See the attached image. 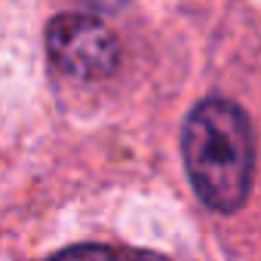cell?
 Here are the masks:
<instances>
[{
	"mask_svg": "<svg viewBox=\"0 0 261 261\" xmlns=\"http://www.w3.org/2000/svg\"><path fill=\"white\" fill-rule=\"evenodd\" d=\"M86 7H95V10H117L120 4H126V0H83Z\"/></svg>",
	"mask_w": 261,
	"mask_h": 261,
	"instance_id": "cell-4",
	"label": "cell"
},
{
	"mask_svg": "<svg viewBox=\"0 0 261 261\" xmlns=\"http://www.w3.org/2000/svg\"><path fill=\"white\" fill-rule=\"evenodd\" d=\"M181 157L194 194L221 215H233L252 188L255 136L249 117L230 98H203L185 120Z\"/></svg>",
	"mask_w": 261,
	"mask_h": 261,
	"instance_id": "cell-1",
	"label": "cell"
},
{
	"mask_svg": "<svg viewBox=\"0 0 261 261\" xmlns=\"http://www.w3.org/2000/svg\"><path fill=\"white\" fill-rule=\"evenodd\" d=\"M46 56L65 77L105 80L120 65V43L101 19L62 13L46 25Z\"/></svg>",
	"mask_w": 261,
	"mask_h": 261,
	"instance_id": "cell-2",
	"label": "cell"
},
{
	"mask_svg": "<svg viewBox=\"0 0 261 261\" xmlns=\"http://www.w3.org/2000/svg\"><path fill=\"white\" fill-rule=\"evenodd\" d=\"M49 261H169L166 255L148 249H129V246H105V243H80L68 246Z\"/></svg>",
	"mask_w": 261,
	"mask_h": 261,
	"instance_id": "cell-3",
	"label": "cell"
}]
</instances>
